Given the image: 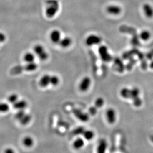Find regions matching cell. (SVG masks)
Returning a JSON list of instances; mask_svg holds the SVG:
<instances>
[{"instance_id": "cell-1", "label": "cell", "mask_w": 153, "mask_h": 153, "mask_svg": "<svg viewBox=\"0 0 153 153\" xmlns=\"http://www.w3.org/2000/svg\"><path fill=\"white\" fill-rule=\"evenodd\" d=\"M46 4L47 6L46 9V15L49 18H52L59 10V2L57 0H47Z\"/></svg>"}, {"instance_id": "cell-2", "label": "cell", "mask_w": 153, "mask_h": 153, "mask_svg": "<svg viewBox=\"0 0 153 153\" xmlns=\"http://www.w3.org/2000/svg\"><path fill=\"white\" fill-rule=\"evenodd\" d=\"M33 50L34 53L41 60L45 61L48 58L49 54L48 52L45 50L44 47L40 44H37L35 45Z\"/></svg>"}, {"instance_id": "cell-3", "label": "cell", "mask_w": 153, "mask_h": 153, "mask_svg": "<svg viewBox=\"0 0 153 153\" xmlns=\"http://www.w3.org/2000/svg\"><path fill=\"white\" fill-rule=\"evenodd\" d=\"M107 121L110 124H113L117 120V113L113 108H109L107 110L105 113Z\"/></svg>"}, {"instance_id": "cell-4", "label": "cell", "mask_w": 153, "mask_h": 153, "mask_svg": "<svg viewBox=\"0 0 153 153\" xmlns=\"http://www.w3.org/2000/svg\"><path fill=\"white\" fill-rule=\"evenodd\" d=\"M102 38L97 35L91 34L86 38L85 43L89 46L96 45L101 42Z\"/></svg>"}, {"instance_id": "cell-5", "label": "cell", "mask_w": 153, "mask_h": 153, "mask_svg": "<svg viewBox=\"0 0 153 153\" xmlns=\"http://www.w3.org/2000/svg\"><path fill=\"white\" fill-rule=\"evenodd\" d=\"M72 112L77 119L81 121L86 122L89 120V114L87 113L83 112L80 109L75 108V109H74L73 110Z\"/></svg>"}, {"instance_id": "cell-6", "label": "cell", "mask_w": 153, "mask_h": 153, "mask_svg": "<svg viewBox=\"0 0 153 153\" xmlns=\"http://www.w3.org/2000/svg\"><path fill=\"white\" fill-rule=\"evenodd\" d=\"M99 53L102 60L105 62H109L112 60V56L108 52L107 48L105 46H100L98 50Z\"/></svg>"}, {"instance_id": "cell-7", "label": "cell", "mask_w": 153, "mask_h": 153, "mask_svg": "<svg viewBox=\"0 0 153 153\" xmlns=\"http://www.w3.org/2000/svg\"><path fill=\"white\" fill-rule=\"evenodd\" d=\"M91 84V79L89 77H85L82 79L79 85V88L81 92H85L89 90Z\"/></svg>"}, {"instance_id": "cell-8", "label": "cell", "mask_w": 153, "mask_h": 153, "mask_svg": "<svg viewBox=\"0 0 153 153\" xmlns=\"http://www.w3.org/2000/svg\"><path fill=\"white\" fill-rule=\"evenodd\" d=\"M107 13L113 16H117L122 11V8L117 5H109L106 8Z\"/></svg>"}, {"instance_id": "cell-9", "label": "cell", "mask_w": 153, "mask_h": 153, "mask_svg": "<svg viewBox=\"0 0 153 153\" xmlns=\"http://www.w3.org/2000/svg\"><path fill=\"white\" fill-rule=\"evenodd\" d=\"M50 38L52 42L55 44L59 43L61 39V32L58 29L53 30L50 33Z\"/></svg>"}, {"instance_id": "cell-10", "label": "cell", "mask_w": 153, "mask_h": 153, "mask_svg": "<svg viewBox=\"0 0 153 153\" xmlns=\"http://www.w3.org/2000/svg\"><path fill=\"white\" fill-rule=\"evenodd\" d=\"M143 11L146 17L148 19H151L153 17V6L149 4H144L143 6Z\"/></svg>"}, {"instance_id": "cell-11", "label": "cell", "mask_w": 153, "mask_h": 153, "mask_svg": "<svg viewBox=\"0 0 153 153\" xmlns=\"http://www.w3.org/2000/svg\"><path fill=\"white\" fill-rule=\"evenodd\" d=\"M107 142L104 139L99 140L97 145L96 153H106Z\"/></svg>"}, {"instance_id": "cell-12", "label": "cell", "mask_w": 153, "mask_h": 153, "mask_svg": "<svg viewBox=\"0 0 153 153\" xmlns=\"http://www.w3.org/2000/svg\"><path fill=\"white\" fill-rule=\"evenodd\" d=\"M27 103L25 100L17 101L16 102L13 104V107L14 109L19 110H24L27 106Z\"/></svg>"}, {"instance_id": "cell-13", "label": "cell", "mask_w": 153, "mask_h": 153, "mask_svg": "<svg viewBox=\"0 0 153 153\" xmlns=\"http://www.w3.org/2000/svg\"><path fill=\"white\" fill-rule=\"evenodd\" d=\"M51 76L49 75H45L43 76L39 80V85L42 88H46L50 85Z\"/></svg>"}, {"instance_id": "cell-14", "label": "cell", "mask_w": 153, "mask_h": 153, "mask_svg": "<svg viewBox=\"0 0 153 153\" xmlns=\"http://www.w3.org/2000/svg\"><path fill=\"white\" fill-rule=\"evenodd\" d=\"M85 142L84 139L82 138H77L74 141L72 146L76 150H79L82 148L84 146Z\"/></svg>"}, {"instance_id": "cell-15", "label": "cell", "mask_w": 153, "mask_h": 153, "mask_svg": "<svg viewBox=\"0 0 153 153\" xmlns=\"http://www.w3.org/2000/svg\"><path fill=\"white\" fill-rule=\"evenodd\" d=\"M72 39L69 37H66L61 38L59 41V44L61 47L65 48L69 47V46H70L72 44Z\"/></svg>"}, {"instance_id": "cell-16", "label": "cell", "mask_w": 153, "mask_h": 153, "mask_svg": "<svg viewBox=\"0 0 153 153\" xmlns=\"http://www.w3.org/2000/svg\"><path fill=\"white\" fill-rule=\"evenodd\" d=\"M82 135L86 140L90 141L95 137V133L91 130H85Z\"/></svg>"}, {"instance_id": "cell-17", "label": "cell", "mask_w": 153, "mask_h": 153, "mask_svg": "<svg viewBox=\"0 0 153 153\" xmlns=\"http://www.w3.org/2000/svg\"><path fill=\"white\" fill-rule=\"evenodd\" d=\"M22 143L25 147L30 148L33 146L34 143V141L31 137L26 136L22 140Z\"/></svg>"}, {"instance_id": "cell-18", "label": "cell", "mask_w": 153, "mask_h": 153, "mask_svg": "<svg viewBox=\"0 0 153 153\" xmlns=\"http://www.w3.org/2000/svg\"><path fill=\"white\" fill-rule=\"evenodd\" d=\"M31 115H30L29 114L25 113V115L22 117L20 120H19V123L22 125H26L29 123L30 122L31 120Z\"/></svg>"}, {"instance_id": "cell-19", "label": "cell", "mask_w": 153, "mask_h": 153, "mask_svg": "<svg viewBox=\"0 0 153 153\" xmlns=\"http://www.w3.org/2000/svg\"><path fill=\"white\" fill-rule=\"evenodd\" d=\"M35 58V56L34 54L31 52H27L24 56V60L27 62V63L34 62Z\"/></svg>"}, {"instance_id": "cell-20", "label": "cell", "mask_w": 153, "mask_h": 153, "mask_svg": "<svg viewBox=\"0 0 153 153\" xmlns=\"http://www.w3.org/2000/svg\"><path fill=\"white\" fill-rule=\"evenodd\" d=\"M24 71V66L17 65L13 67L11 70V74L12 75H19Z\"/></svg>"}, {"instance_id": "cell-21", "label": "cell", "mask_w": 153, "mask_h": 153, "mask_svg": "<svg viewBox=\"0 0 153 153\" xmlns=\"http://www.w3.org/2000/svg\"><path fill=\"white\" fill-rule=\"evenodd\" d=\"M120 95L122 98L125 99L130 98V89L127 88H123L120 90Z\"/></svg>"}, {"instance_id": "cell-22", "label": "cell", "mask_w": 153, "mask_h": 153, "mask_svg": "<svg viewBox=\"0 0 153 153\" xmlns=\"http://www.w3.org/2000/svg\"><path fill=\"white\" fill-rule=\"evenodd\" d=\"M37 64L34 62L29 63L27 64L26 65H24V71H28V72L35 71L37 69Z\"/></svg>"}, {"instance_id": "cell-23", "label": "cell", "mask_w": 153, "mask_h": 153, "mask_svg": "<svg viewBox=\"0 0 153 153\" xmlns=\"http://www.w3.org/2000/svg\"><path fill=\"white\" fill-rule=\"evenodd\" d=\"M151 37V33L148 30H144L141 32L140 38L143 41H148Z\"/></svg>"}, {"instance_id": "cell-24", "label": "cell", "mask_w": 153, "mask_h": 153, "mask_svg": "<svg viewBox=\"0 0 153 153\" xmlns=\"http://www.w3.org/2000/svg\"><path fill=\"white\" fill-rule=\"evenodd\" d=\"M140 91L137 88H133L130 89V99L133 100L135 98H137L139 96Z\"/></svg>"}, {"instance_id": "cell-25", "label": "cell", "mask_w": 153, "mask_h": 153, "mask_svg": "<svg viewBox=\"0 0 153 153\" xmlns=\"http://www.w3.org/2000/svg\"><path fill=\"white\" fill-rule=\"evenodd\" d=\"M104 104H105V101L104 100L103 98L102 97H99L96 98L94 103V106L98 108H100L102 107H103Z\"/></svg>"}, {"instance_id": "cell-26", "label": "cell", "mask_w": 153, "mask_h": 153, "mask_svg": "<svg viewBox=\"0 0 153 153\" xmlns=\"http://www.w3.org/2000/svg\"><path fill=\"white\" fill-rule=\"evenodd\" d=\"M59 83V78L58 76L53 75L51 76V79H50V85L53 86H56Z\"/></svg>"}, {"instance_id": "cell-27", "label": "cell", "mask_w": 153, "mask_h": 153, "mask_svg": "<svg viewBox=\"0 0 153 153\" xmlns=\"http://www.w3.org/2000/svg\"><path fill=\"white\" fill-rule=\"evenodd\" d=\"M9 106L6 103H0V113H5L9 111Z\"/></svg>"}, {"instance_id": "cell-28", "label": "cell", "mask_w": 153, "mask_h": 153, "mask_svg": "<svg viewBox=\"0 0 153 153\" xmlns=\"http://www.w3.org/2000/svg\"><path fill=\"white\" fill-rule=\"evenodd\" d=\"M18 96L16 93H13L8 96V101L9 103L14 104L18 101Z\"/></svg>"}, {"instance_id": "cell-29", "label": "cell", "mask_w": 153, "mask_h": 153, "mask_svg": "<svg viewBox=\"0 0 153 153\" xmlns=\"http://www.w3.org/2000/svg\"><path fill=\"white\" fill-rule=\"evenodd\" d=\"M85 128L83 127L80 126L78 127H77L76 129L74 130L73 131V133H74V135H82L83 134L84 131H85Z\"/></svg>"}, {"instance_id": "cell-30", "label": "cell", "mask_w": 153, "mask_h": 153, "mask_svg": "<svg viewBox=\"0 0 153 153\" xmlns=\"http://www.w3.org/2000/svg\"><path fill=\"white\" fill-rule=\"evenodd\" d=\"M25 113L24 110H19L15 114V118L17 121H19L25 115Z\"/></svg>"}, {"instance_id": "cell-31", "label": "cell", "mask_w": 153, "mask_h": 153, "mask_svg": "<svg viewBox=\"0 0 153 153\" xmlns=\"http://www.w3.org/2000/svg\"><path fill=\"white\" fill-rule=\"evenodd\" d=\"M133 104L136 107H139L142 104V101L139 96L137 98H135L134 99L132 100Z\"/></svg>"}, {"instance_id": "cell-32", "label": "cell", "mask_w": 153, "mask_h": 153, "mask_svg": "<svg viewBox=\"0 0 153 153\" xmlns=\"http://www.w3.org/2000/svg\"><path fill=\"white\" fill-rule=\"evenodd\" d=\"M97 109L98 108L96 107L95 106H92L91 107H90L88 110V112L90 115L91 116H94L97 113Z\"/></svg>"}, {"instance_id": "cell-33", "label": "cell", "mask_w": 153, "mask_h": 153, "mask_svg": "<svg viewBox=\"0 0 153 153\" xmlns=\"http://www.w3.org/2000/svg\"><path fill=\"white\" fill-rule=\"evenodd\" d=\"M6 40V37L5 34L0 32V43L3 42Z\"/></svg>"}, {"instance_id": "cell-34", "label": "cell", "mask_w": 153, "mask_h": 153, "mask_svg": "<svg viewBox=\"0 0 153 153\" xmlns=\"http://www.w3.org/2000/svg\"><path fill=\"white\" fill-rule=\"evenodd\" d=\"M4 153H15L14 150L13 149L11 148H8L6 149H5Z\"/></svg>"}, {"instance_id": "cell-35", "label": "cell", "mask_w": 153, "mask_h": 153, "mask_svg": "<svg viewBox=\"0 0 153 153\" xmlns=\"http://www.w3.org/2000/svg\"><path fill=\"white\" fill-rule=\"evenodd\" d=\"M150 68H151V69H153V61H152L151 63H150Z\"/></svg>"}]
</instances>
